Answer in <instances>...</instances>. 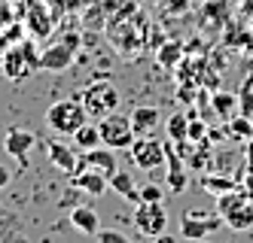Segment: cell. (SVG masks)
Segmentation results:
<instances>
[{
	"label": "cell",
	"instance_id": "6da1fadb",
	"mask_svg": "<svg viewBox=\"0 0 253 243\" xmlns=\"http://www.w3.org/2000/svg\"><path fill=\"white\" fill-rule=\"evenodd\" d=\"M216 213L232 231H250L253 228V198L244 189H235L226 195H216Z\"/></svg>",
	"mask_w": 253,
	"mask_h": 243
},
{
	"label": "cell",
	"instance_id": "7a4b0ae2",
	"mask_svg": "<svg viewBox=\"0 0 253 243\" xmlns=\"http://www.w3.org/2000/svg\"><path fill=\"white\" fill-rule=\"evenodd\" d=\"M85 122H88V113H85L83 101H77V98L58 101L46 109V125L55 131V134H64V137H74Z\"/></svg>",
	"mask_w": 253,
	"mask_h": 243
},
{
	"label": "cell",
	"instance_id": "3957f363",
	"mask_svg": "<svg viewBox=\"0 0 253 243\" xmlns=\"http://www.w3.org/2000/svg\"><path fill=\"white\" fill-rule=\"evenodd\" d=\"M80 101H83V106H85L88 119H95V122H101L104 116L116 113L119 104H122L119 88H116L113 82H92V85H88L83 95H80Z\"/></svg>",
	"mask_w": 253,
	"mask_h": 243
},
{
	"label": "cell",
	"instance_id": "277c9868",
	"mask_svg": "<svg viewBox=\"0 0 253 243\" xmlns=\"http://www.w3.org/2000/svg\"><path fill=\"white\" fill-rule=\"evenodd\" d=\"M98 131H101V143L110 146V149H128L134 140H137V131L131 125L128 116H119V113H110L98 122Z\"/></svg>",
	"mask_w": 253,
	"mask_h": 243
},
{
	"label": "cell",
	"instance_id": "5b68a950",
	"mask_svg": "<svg viewBox=\"0 0 253 243\" xmlns=\"http://www.w3.org/2000/svg\"><path fill=\"white\" fill-rule=\"evenodd\" d=\"M220 225H226L220 213H205V210H186L180 219V234L186 240H208L211 231H216Z\"/></svg>",
	"mask_w": 253,
	"mask_h": 243
},
{
	"label": "cell",
	"instance_id": "8992f818",
	"mask_svg": "<svg viewBox=\"0 0 253 243\" xmlns=\"http://www.w3.org/2000/svg\"><path fill=\"white\" fill-rule=\"evenodd\" d=\"M134 225H137L140 234L159 237V234H165V228H168V210L162 207V204H147V201H140L137 210H134Z\"/></svg>",
	"mask_w": 253,
	"mask_h": 243
},
{
	"label": "cell",
	"instance_id": "52a82bcc",
	"mask_svg": "<svg viewBox=\"0 0 253 243\" xmlns=\"http://www.w3.org/2000/svg\"><path fill=\"white\" fill-rule=\"evenodd\" d=\"M40 67V55L34 52V46H19V49H9L3 55V73L9 79H25L31 76V70Z\"/></svg>",
	"mask_w": 253,
	"mask_h": 243
},
{
	"label": "cell",
	"instance_id": "ba28073f",
	"mask_svg": "<svg viewBox=\"0 0 253 243\" xmlns=\"http://www.w3.org/2000/svg\"><path fill=\"white\" fill-rule=\"evenodd\" d=\"M128 152H131V161L140 171H156V167L165 164V143H159L153 137H137L128 146Z\"/></svg>",
	"mask_w": 253,
	"mask_h": 243
},
{
	"label": "cell",
	"instance_id": "9c48e42d",
	"mask_svg": "<svg viewBox=\"0 0 253 243\" xmlns=\"http://www.w3.org/2000/svg\"><path fill=\"white\" fill-rule=\"evenodd\" d=\"M34 143H37V137H34L31 131L12 128L9 134H6V140H3V149H6V155H12L22 167H28V152L34 149Z\"/></svg>",
	"mask_w": 253,
	"mask_h": 243
},
{
	"label": "cell",
	"instance_id": "30bf717a",
	"mask_svg": "<svg viewBox=\"0 0 253 243\" xmlns=\"http://www.w3.org/2000/svg\"><path fill=\"white\" fill-rule=\"evenodd\" d=\"M70 64H74V43H55L40 55V67L49 73H64Z\"/></svg>",
	"mask_w": 253,
	"mask_h": 243
},
{
	"label": "cell",
	"instance_id": "8fae6325",
	"mask_svg": "<svg viewBox=\"0 0 253 243\" xmlns=\"http://www.w3.org/2000/svg\"><path fill=\"white\" fill-rule=\"evenodd\" d=\"M46 152H49L52 164H55L61 174H70V176H74V174L80 171V158H77V152H74L67 143H61V140H49V143H46Z\"/></svg>",
	"mask_w": 253,
	"mask_h": 243
},
{
	"label": "cell",
	"instance_id": "7c38bea8",
	"mask_svg": "<svg viewBox=\"0 0 253 243\" xmlns=\"http://www.w3.org/2000/svg\"><path fill=\"white\" fill-rule=\"evenodd\" d=\"M83 164L85 167H95V171H101L104 176H113L119 171V164H116V149L110 146H104V149H85V155H83Z\"/></svg>",
	"mask_w": 253,
	"mask_h": 243
},
{
	"label": "cell",
	"instance_id": "4fadbf2b",
	"mask_svg": "<svg viewBox=\"0 0 253 243\" xmlns=\"http://www.w3.org/2000/svg\"><path fill=\"white\" fill-rule=\"evenodd\" d=\"M165 164H168V192L180 195L186 189V171H183V158L177 155V149L165 143Z\"/></svg>",
	"mask_w": 253,
	"mask_h": 243
},
{
	"label": "cell",
	"instance_id": "5bb4252c",
	"mask_svg": "<svg viewBox=\"0 0 253 243\" xmlns=\"http://www.w3.org/2000/svg\"><path fill=\"white\" fill-rule=\"evenodd\" d=\"M74 189L85 192V195H104L107 189H110V179H107L101 171H95V167H88V171H80L74 174Z\"/></svg>",
	"mask_w": 253,
	"mask_h": 243
},
{
	"label": "cell",
	"instance_id": "9a60e30c",
	"mask_svg": "<svg viewBox=\"0 0 253 243\" xmlns=\"http://www.w3.org/2000/svg\"><path fill=\"white\" fill-rule=\"evenodd\" d=\"M110 179V189L119 195V198H125V201H131L134 207L140 204V189L134 185V179H131V174L128 171H116L113 176H107Z\"/></svg>",
	"mask_w": 253,
	"mask_h": 243
},
{
	"label": "cell",
	"instance_id": "2e32d148",
	"mask_svg": "<svg viewBox=\"0 0 253 243\" xmlns=\"http://www.w3.org/2000/svg\"><path fill=\"white\" fill-rule=\"evenodd\" d=\"M70 225L83 234H98L101 231V219L92 207H74L70 210Z\"/></svg>",
	"mask_w": 253,
	"mask_h": 243
},
{
	"label": "cell",
	"instance_id": "e0dca14e",
	"mask_svg": "<svg viewBox=\"0 0 253 243\" xmlns=\"http://www.w3.org/2000/svg\"><path fill=\"white\" fill-rule=\"evenodd\" d=\"M198 185H202L205 192L211 195H226V192H235V189H241V179H235V176H226V174H208L198 179Z\"/></svg>",
	"mask_w": 253,
	"mask_h": 243
},
{
	"label": "cell",
	"instance_id": "ac0fdd59",
	"mask_svg": "<svg viewBox=\"0 0 253 243\" xmlns=\"http://www.w3.org/2000/svg\"><path fill=\"white\" fill-rule=\"evenodd\" d=\"M128 119H131V125H134L137 134H150V131L162 122V113H159L156 106H137Z\"/></svg>",
	"mask_w": 253,
	"mask_h": 243
},
{
	"label": "cell",
	"instance_id": "d6986e66",
	"mask_svg": "<svg viewBox=\"0 0 253 243\" xmlns=\"http://www.w3.org/2000/svg\"><path fill=\"white\" fill-rule=\"evenodd\" d=\"M211 106H213V113L220 116V119H232L235 113H238V95H229V91H213L211 95Z\"/></svg>",
	"mask_w": 253,
	"mask_h": 243
},
{
	"label": "cell",
	"instance_id": "ffe728a7",
	"mask_svg": "<svg viewBox=\"0 0 253 243\" xmlns=\"http://www.w3.org/2000/svg\"><path fill=\"white\" fill-rule=\"evenodd\" d=\"M226 134L232 140H250L253 137V119H247V116H232L226 122Z\"/></svg>",
	"mask_w": 253,
	"mask_h": 243
},
{
	"label": "cell",
	"instance_id": "44dd1931",
	"mask_svg": "<svg viewBox=\"0 0 253 243\" xmlns=\"http://www.w3.org/2000/svg\"><path fill=\"white\" fill-rule=\"evenodd\" d=\"M74 143L83 149V152H85V149H95V146L101 143V131H98V125H95V122H85V125L77 131V134H74Z\"/></svg>",
	"mask_w": 253,
	"mask_h": 243
},
{
	"label": "cell",
	"instance_id": "7402d4cb",
	"mask_svg": "<svg viewBox=\"0 0 253 243\" xmlns=\"http://www.w3.org/2000/svg\"><path fill=\"white\" fill-rule=\"evenodd\" d=\"M168 137H171L174 143H186V140H189V116L174 113V116L168 119Z\"/></svg>",
	"mask_w": 253,
	"mask_h": 243
},
{
	"label": "cell",
	"instance_id": "603a6c76",
	"mask_svg": "<svg viewBox=\"0 0 253 243\" xmlns=\"http://www.w3.org/2000/svg\"><path fill=\"white\" fill-rule=\"evenodd\" d=\"M156 61H159L162 67H174V64L180 61V43H165V46L159 49Z\"/></svg>",
	"mask_w": 253,
	"mask_h": 243
},
{
	"label": "cell",
	"instance_id": "cb8c5ba5",
	"mask_svg": "<svg viewBox=\"0 0 253 243\" xmlns=\"http://www.w3.org/2000/svg\"><path fill=\"white\" fill-rule=\"evenodd\" d=\"M238 109H241V116L253 119V79H247V85L241 88V95H238Z\"/></svg>",
	"mask_w": 253,
	"mask_h": 243
},
{
	"label": "cell",
	"instance_id": "d4e9b609",
	"mask_svg": "<svg viewBox=\"0 0 253 243\" xmlns=\"http://www.w3.org/2000/svg\"><path fill=\"white\" fill-rule=\"evenodd\" d=\"M162 198H165V189L156 182H147L140 189V201H147V204H162Z\"/></svg>",
	"mask_w": 253,
	"mask_h": 243
},
{
	"label": "cell",
	"instance_id": "484cf974",
	"mask_svg": "<svg viewBox=\"0 0 253 243\" xmlns=\"http://www.w3.org/2000/svg\"><path fill=\"white\" fill-rule=\"evenodd\" d=\"M98 243H131L122 231H113V228H101L98 231Z\"/></svg>",
	"mask_w": 253,
	"mask_h": 243
},
{
	"label": "cell",
	"instance_id": "4316f807",
	"mask_svg": "<svg viewBox=\"0 0 253 243\" xmlns=\"http://www.w3.org/2000/svg\"><path fill=\"white\" fill-rule=\"evenodd\" d=\"M189 140H205V122L189 116Z\"/></svg>",
	"mask_w": 253,
	"mask_h": 243
},
{
	"label": "cell",
	"instance_id": "83f0119b",
	"mask_svg": "<svg viewBox=\"0 0 253 243\" xmlns=\"http://www.w3.org/2000/svg\"><path fill=\"white\" fill-rule=\"evenodd\" d=\"M244 164H247V171H253V137L247 140V149H244Z\"/></svg>",
	"mask_w": 253,
	"mask_h": 243
},
{
	"label": "cell",
	"instance_id": "f1b7e54d",
	"mask_svg": "<svg viewBox=\"0 0 253 243\" xmlns=\"http://www.w3.org/2000/svg\"><path fill=\"white\" fill-rule=\"evenodd\" d=\"M9 179H12V171L0 164V189H6V185H9Z\"/></svg>",
	"mask_w": 253,
	"mask_h": 243
},
{
	"label": "cell",
	"instance_id": "f546056e",
	"mask_svg": "<svg viewBox=\"0 0 253 243\" xmlns=\"http://www.w3.org/2000/svg\"><path fill=\"white\" fill-rule=\"evenodd\" d=\"M241 189H244V192H247V195L253 198V171H250V174H247V176L241 179Z\"/></svg>",
	"mask_w": 253,
	"mask_h": 243
},
{
	"label": "cell",
	"instance_id": "4dcf8cb0",
	"mask_svg": "<svg viewBox=\"0 0 253 243\" xmlns=\"http://www.w3.org/2000/svg\"><path fill=\"white\" fill-rule=\"evenodd\" d=\"M156 243H177V240H174L171 234H159V237H156Z\"/></svg>",
	"mask_w": 253,
	"mask_h": 243
},
{
	"label": "cell",
	"instance_id": "1f68e13d",
	"mask_svg": "<svg viewBox=\"0 0 253 243\" xmlns=\"http://www.w3.org/2000/svg\"><path fill=\"white\" fill-rule=\"evenodd\" d=\"M195 3H208V0H195Z\"/></svg>",
	"mask_w": 253,
	"mask_h": 243
},
{
	"label": "cell",
	"instance_id": "d6a6232c",
	"mask_svg": "<svg viewBox=\"0 0 253 243\" xmlns=\"http://www.w3.org/2000/svg\"><path fill=\"white\" fill-rule=\"evenodd\" d=\"M195 243H208V240H195Z\"/></svg>",
	"mask_w": 253,
	"mask_h": 243
},
{
	"label": "cell",
	"instance_id": "836d02e7",
	"mask_svg": "<svg viewBox=\"0 0 253 243\" xmlns=\"http://www.w3.org/2000/svg\"><path fill=\"white\" fill-rule=\"evenodd\" d=\"M0 210H3V207H0Z\"/></svg>",
	"mask_w": 253,
	"mask_h": 243
}]
</instances>
